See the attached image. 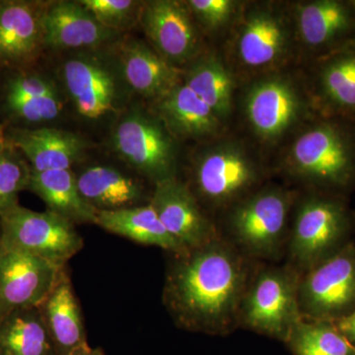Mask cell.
Wrapping results in <instances>:
<instances>
[{"mask_svg": "<svg viewBox=\"0 0 355 355\" xmlns=\"http://www.w3.org/2000/svg\"><path fill=\"white\" fill-rule=\"evenodd\" d=\"M260 263L222 236L186 253L171 254L163 304L181 330L230 335L238 329L242 299Z\"/></svg>", "mask_w": 355, "mask_h": 355, "instance_id": "cell-1", "label": "cell"}, {"mask_svg": "<svg viewBox=\"0 0 355 355\" xmlns=\"http://www.w3.org/2000/svg\"><path fill=\"white\" fill-rule=\"evenodd\" d=\"M272 166L292 188L347 198L355 188V121L319 114L272 156Z\"/></svg>", "mask_w": 355, "mask_h": 355, "instance_id": "cell-2", "label": "cell"}, {"mask_svg": "<svg viewBox=\"0 0 355 355\" xmlns=\"http://www.w3.org/2000/svg\"><path fill=\"white\" fill-rule=\"evenodd\" d=\"M304 70L291 67L240 83L234 125L270 159L319 116ZM234 128V125H233Z\"/></svg>", "mask_w": 355, "mask_h": 355, "instance_id": "cell-3", "label": "cell"}, {"mask_svg": "<svg viewBox=\"0 0 355 355\" xmlns=\"http://www.w3.org/2000/svg\"><path fill=\"white\" fill-rule=\"evenodd\" d=\"M272 159L235 128L197 144L184 180L202 209L216 219L272 181Z\"/></svg>", "mask_w": 355, "mask_h": 355, "instance_id": "cell-4", "label": "cell"}, {"mask_svg": "<svg viewBox=\"0 0 355 355\" xmlns=\"http://www.w3.org/2000/svg\"><path fill=\"white\" fill-rule=\"evenodd\" d=\"M218 49L240 83L299 67L291 1L245 0L235 24Z\"/></svg>", "mask_w": 355, "mask_h": 355, "instance_id": "cell-5", "label": "cell"}, {"mask_svg": "<svg viewBox=\"0 0 355 355\" xmlns=\"http://www.w3.org/2000/svg\"><path fill=\"white\" fill-rule=\"evenodd\" d=\"M299 190L270 181L217 217L220 234L243 254L275 263L286 257Z\"/></svg>", "mask_w": 355, "mask_h": 355, "instance_id": "cell-6", "label": "cell"}, {"mask_svg": "<svg viewBox=\"0 0 355 355\" xmlns=\"http://www.w3.org/2000/svg\"><path fill=\"white\" fill-rule=\"evenodd\" d=\"M354 232L355 214L347 198L300 191L292 211L284 263L302 275L347 246Z\"/></svg>", "mask_w": 355, "mask_h": 355, "instance_id": "cell-7", "label": "cell"}, {"mask_svg": "<svg viewBox=\"0 0 355 355\" xmlns=\"http://www.w3.org/2000/svg\"><path fill=\"white\" fill-rule=\"evenodd\" d=\"M299 280L300 275L286 263H261L242 299L238 329L286 343L303 319Z\"/></svg>", "mask_w": 355, "mask_h": 355, "instance_id": "cell-8", "label": "cell"}, {"mask_svg": "<svg viewBox=\"0 0 355 355\" xmlns=\"http://www.w3.org/2000/svg\"><path fill=\"white\" fill-rule=\"evenodd\" d=\"M0 239L6 250L36 257L58 268L84 247L76 225L50 210L35 211L20 205L0 214Z\"/></svg>", "mask_w": 355, "mask_h": 355, "instance_id": "cell-9", "label": "cell"}, {"mask_svg": "<svg viewBox=\"0 0 355 355\" xmlns=\"http://www.w3.org/2000/svg\"><path fill=\"white\" fill-rule=\"evenodd\" d=\"M179 144L151 110L123 114L112 133L119 157L153 184L178 176Z\"/></svg>", "mask_w": 355, "mask_h": 355, "instance_id": "cell-10", "label": "cell"}, {"mask_svg": "<svg viewBox=\"0 0 355 355\" xmlns=\"http://www.w3.org/2000/svg\"><path fill=\"white\" fill-rule=\"evenodd\" d=\"M299 67L355 44V1H291Z\"/></svg>", "mask_w": 355, "mask_h": 355, "instance_id": "cell-11", "label": "cell"}, {"mask_svg": "<svg viewBox=\"0 0 355 355\" xmlns=\"http://www.w3.org/2000/svg\"><path fill=\"white\" fill-rule=\"evenodd\" d=\"M299 307L304 319L334 322L355 310V243L300 275Z\"/></svg>", "mask_w": 355, "mask_h": 355, "instance_id": "cell-12", "label": "cell"}, {"mask_svg": "<svg viewBox=\"0 0 355 355\" xmlns=\"http://www.w3.org/2000/svg\"><path fill=\"white\" fill-rule=\"evenodd\" d=\"M139 24L147 43L177 69H183L211 46L184 0L144 1Z\"/></svg>", "mask_w": 355, "mask_h": 355, "instance_id": "cell-13", "label": "cell"}, {"mask_svg": "<svg viewBox=\"0 0 355 355\" xmlns=\"http://www.w3.org/2000/svg\"><path fill=\"white\" fill-rule=\"evenodd\" d=\"M149 203L170 235L186 250L202 247L221 237L216 219L202 209L179 176L153 184Z\"/></svg>", "mask_w": 355, "mask_h": 355, "instance_id": "cell-14", "label": "cell"}, {"mask_svg": "<svg viewBox=\"0 0 355 355\" xmlns=\"http://www.w3.org/2000/svg\"><path fill=\"white\" fill-rule=\"evenodd\" d=\"M62 79L77 114L85 120H101L118 109V78L100 58L91 55L69 58L62 67Z\"/></svg>", "mask_w": 355, "mask_h": 355, "instance_id": "cell-15", "label": "cell"}, {"mask_svg": "<svg viewBox=\"0 0 355 355\" xmlns=\"http://www.w3.org/2000/svg\"><path fill=\"white\" fill-rule=\"evenodd\" d=\"M301 67L318 113L355 121V46Z\"/></svg>", "mask_w": 355, "mask_h": 355, "instance_id": "cell-16", "label": "cell"}, {"mask_svg": "<svg viewBox=\"0 0 355 355\" xmlns=\"http://www.w3.org/2000/svg\"><path fill=\"white\" fill-rule=\"evenodd\" d=\"M62 268L6 249L0 270V320L14 311L39 307Z\"/></svg>", "mask_w": 355, "mask_h": 355, "instance_id": "cell-17", "label": "cell"}, {"mask_svg": "<svg viewBox=\"0 0 355 355\" xmlns=\"http://www.w3.org/2000/svg\"><path fill=\"white\" fill-rule=\"evenodd\" d=\"M151 111L180 144L191 141L197 146L230 130L183 80L157 101L151 103Z\"/></svg>", "mask_w": 355, "mask_h": 355, "instance_id": "cell-18", "label": "cell"}, {"mask_svg": "<svg viewBox=\"0 0 355 355\" xmlns=\"http://www.w3.org/2000/svg\"><path fill=\"white\" fill-rule=\"evenodd\" d=\"M44 48L51 50H96L113 43L120 33L100 24L79 1L46 2Z\"/></svg>", "mask_w": 355, "mask_h": 355, "instance_id": "cell-19", "label": "cell"}, {"mask_svg": "<svg viewBox=\"0 0 355 355\" xmlns=\"http://www.w3.org/2000/svg\"><path fill=\"white\" fill-rule=\"evenodd\" d=\"M183 81L226 128H233L240 81L218 48L209 46L184 67Z\"/></svg>", "mask_w": 355, "mask_h": 355, "instance_id": "cell-20", "label": "cell"}, {"mask_svg": "<svg viewBox=\"0 0 355 355\" xmlns=\"http://www.w3.org/2000/svg\"><path fill=\"white\" fill-rule=\"evenodd\" d=\"M44 4L17 0L0 2V62L25 64L44 48Z\"/></svg>", "mask_w": 355, "mask_h": 355, "instance_id": "cell-21", "label": "cell"}, {"mask_svg": "<svg viewBox=\"0 0 355 355\" xmlns=\"http://www.w3.org/2000/svg\"><path fill=\"white\" fill-rule=\"evenodd\" d=\"M7 144L24 155L34 172L72 169L89 147L76 133L46 127L14 130Z\"/></svg>", "mask_w": 355, "mask_h": 355, "instance_id": "cell-22", "label": "cell"}, {"mask_svg": "<svg viewBox=\"0 0 355 355\" xmlns=\"http://www.w3.org/2000/svg\"><path fill=\"white\" fill-rule=\"evenodd\" d=\"M58 355H72L90 347L83 311L67 266L39 306Z\"/></svg>", "mask_w": 355, "mask_h": 355, "instance_id": "cell-23", "label": "cell"}, {"mask_svg": "<svg viewBox=\"0 0 355 355\" xmlns=\"http://www.w3.org/2000/svg\"><path fill=\"white\" fill-rule=\"evenodd\" d=\"M121 73L128 87L153 103L183 80V69L166 62L147 42L130 40L120 50Z\"/></svg>", "mask_w": 355, "mask_h": 355, "instance_id": "cell-24", "label": "cell"}, {"mask_svg": "<svg viewBox=\"0 0 355 355\" xmlns=\"http://www.w3.org/2000/svg\"><path fill=\"white\" fill-rule=\"evenodd\" d=\"M76 175L81 196L97 210L128 209L150 200L139 180L112 166H88Z\"/></svg>", "mask_w": 355, "mask_h": 355, "instance_id": "cell-25", "label": "cell"}, {"mask_svg": "<svg viewBox=\"0 0 355 355\" xmlns=\"http://www.w3.org/2000/svg\"><path fill=\"white\" fill-rule=\"evenodd\" d=\"M96 225L137 244L161 248L171 254L189 251L170 235L149 202L112 211L98 210Z\"/></svg>", "mask_w": 355, "mask_h": 355, "instance_id": "cell-26", "label": "cell"}, {"mask_svg": "<svg viewBox=\"0 0 355 355\" xmlns=\"http://www.w3.org/2000/svg\"><path fill=\"white\" fill-rule=\"evenodd\" d=\"M27 190L38 196L48 210L76 225H96L98 210L81 196L72 169L32 171Z\"/></svg>", "mask_w": 355, "mask_h": 355, "instance_id": "cell-27", "label": "cell"}, {"mask_svg": "<svg viewBox=\"0 0 355 355\" xmlns=\"http://www.w3.org/2000/svg\"><path fill=\"white\" fill-rule=\"evenodd\" d=\"M0 354L58 355L39 307L14 311L0 320Z\"/></svg>", "mask_w": 355, "mask_h": 355, "instance_id": "cell-28", "label": "cell"}, {"mask_svg": "<svg viewBox=\"0 0 355 355\" xmlns=\"http://www.w3.org/2000/svg\"><path fill=\"white\" fill-rule=\"evenodd\" d=\"M294 355H355V347L333 322L303 318L284 343Z\"/></svg>", "mask_w": 355, "mask_h": 355, "instance_id": "cell-29", "label": "cell"}, {"mask_svg": "<svg viewBox=\"0 0 355 355\" xmlns=\"http://www.w3.org/2000/svg\"><path fill=\"white\" fill-rule=\"evenodd\" d=\"M209 46L219 48L235 24L244 0H184Z\"/></svg>", "mask_w": 355, "mask_h": 355, "instance_id": "cell-30", "label": "cell"}, {"mask_svg": "<svg viewBox=\"0 0 355 355\" xmlns=\"http://www.w3.org/2000/svg\"><path fill=\"white\" fill-rule=\"evenodd\" d=\"M20 154L8 144L0 150V214L19 205L18 196L29 184L31 167Z\"/></svg>", "mask_w": 355, "mask_h": 355, "instance_id": "cell-31", "label": "cell"}, {"mask_svg": "<svg viewBox=\"0 0 355 355\" xmlns=\"http://www.w3.org/2000/svg\"><path fill=\"white\" fill-rule=\"evenodd\" d=\"M104 27L118 33L139 23L144 1L137 0H79Z\"/></svg>", "mask_w": 355, "mask_h": 355, "instance_id": "cell-32", "label": "cell"}, {"mask_svg": "<svg viewBox=\"0 0 355 355\" xmlns=\"http://www.w3.org/2000/svg\"><path fill=\"white\" fill-rule=\"evenodd\" d=\"M60 94L43 97L6 95L9 110L28 123H42L55 120L64 108Z\"/></svg>", "mask_w": 355, "mask_h": 355, "instance_id": "cell-33", "label": "cell"}, {"mask_svg": "<svg viewBox=\"0 0 355 355\" xmlns=\"http://www.w3.org/2000/svg\"><path fill=\"white\" fill-rule=\"evenodd\" d=\"M55 84L40 74H20L13 77L8 83L6 95L20 97H43L58 95Z\"/></svg>", "mask_w": 355, "mask_h": 355, "instance_id": "cell-34", "label": "cell"}, {"mask_svg": "<svg viewBox=\"0 0 355 355\" xmlns=\"http://www.w3.org/2000/svg\"><path fill=\"white\" fill-rule=\"evenodd\" d=\"M343 336L355 347V310L347 316L333 322Z\"/></svg>", "mask_w": 355, "mask_h": 355, "instance_id": "cell-35", "label": "cell"}, {"mask_svg": "<svg viewBox=\"0 0 355 355\" xmlns=\"http://www.w3.org/2000/svg\"><path fill=\"white\" fill-rule=\"evenodd\" d=\"M72 355H106L105 354L104 350L101 349V347H97V349H92V347H87V349H84L79 350V352H76Z\"/></svg>", "mask_w": 355, "mask_h": 355, "instance_id": "cell-36", "label": "cell"}, {"mask_svg": "<svg viewBox=\"0 0 355 355\" xmlns=\"http://www.w3.org/2000/svg\"><path fill=\"white\" fill-rule=\"evenodd\" d=\"M4 254H6V247L0 239V270H1L2 261H3Z\"/></svg>", "mask_w": 355, "mask_h": 355, "instance_id": "cell-37", "label": "cell"}, {"mask_svg": "<svg viewBox=\"0 0 355 355\" xmlns=\"http://www.w3.org/2000/svg\"><path fill=\"white\" fill-rule=\"evenodd\" d=\"M7 142L6 141V139H4L3 135H2L1 132H0V150L3 149L4 147L6 146Z\"/></svg>", "mask_w": 355, "mask_h": 355, "instance_id": "cell-38", "label": "cell"}, {"mask_svg": "<svg viewBox=\"0 0 355 355\" xmlns=\"http://www.w3.org/2000/svg\"><path fill=\"white\" fill-rule=\"evenodd\" d=\"M0 355H6V354H0Z\"/></svg>", "mask_w": 355, "mask_h": 355, "instance_id": "cell-39", "label": "cell"}, {"mask_svg": "<svg viewBox=\"0 0 355 355\" xmlns=\"http://www.w3.org/2000/svg\"><path fill=\"white\" fill-rule=\"evenodd\" d=\"M354 46H355V44H354Z\"/></svg>", "mask_w": 355, "mask_h": 355, "instance_id": "cell-40", "label": "cell"}]
</instances>
